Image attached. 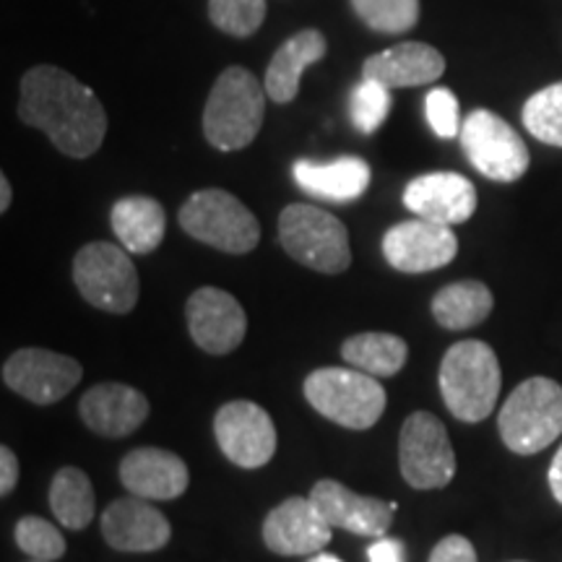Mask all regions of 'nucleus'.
Here are the masks:
<instances>
[{"label":"nucleus","instance_id":"f257e3e1","mask_svg":"<svg viewBox=\"0 0 562 562\" xmlns=\"http://www.w3.org/2000/svg\"><path fill=\"white\" fill-rule=\"evenodd\" d=\"M19 117L45 131L58 151L74 159L91 157L108 133V115L94 91L53 66H37L24 76Z\"/></svg>","mask_w":562,"mask_h":562},{"label":"nucleus","instance_id":"f03ea898","mask_svg":"<svg viewBox=\"0 0 562 562\" xmlns=\"http://www.w3.org/2000/svg\"><path fill=\"white\" fill-rule=\"evenodd\" d=\"M503 372L497 355L484 341H459L446 351L440 362V393L456 419H487L501 396Z\"/></svg>","mask_w":562,"mask_h":562},{"label":"nucleus","instance_id":"7ed1b4c3","mask_svg":"<svg viewBox=\"0 0 562 562\" xmlns=\"http://www.w3.org/2000/svg\"><path fill=\"white\" fill-rule=\"evenodd\" d=\"M248 68L232 66L216 79L203 110V133L214 149L237 151L252 144L263 125L266 94Z\"/></svg>","mask_w":562,"mask_h":562},{"label":"nucleus","instance_id":"20e7f679","mask_svg":"<svg viewBox=\"0 0 562 562\" xmlns=\"http://www.w3.org/2000/svg\"><path fill=\"white\" fill-rule=\"evenodd\" d=\"M508 451L533 456L562 435V385L552 378H529L510 393L497 417Z\"/></svg>","mask_w":562,"mask_h":562},{"label":"nucleus","instance_id":"39448f33","mask_svg":"<svg viewBox=\"0 0 562 562\" xmlns=\"http://www.w3.org/2000/svg\"><path fill=\"white\" fill-rule=\"evenodd\" d=\"M305 398L318 414L349 430H370L385 412V389L357 368H321L305 378Z\"/></svg>","mask_w":562,"mask_h":562},{"label":"nucleus","instance_id":"423d86ee","mask_svg":"<svg viewBox=\"0 0 562 562\" xmlns=\"http://www.w3.org/2000/svg\"><path fill=\"white\" fill-rule=\"evenodd\" d=\"M180 227L199 243L211 248L243 256L261 240L256 214L240 199L220 188L193 193L180 209Z\"/></svg>","mask_w":562,"mask_h":562},{"label":"nucleus","instance_id":"0eeeda50","mask_svg":"<svg viewBox=\"0 0 562 562\" xmlns=\"http://www.w3.org/2000/svg\"><path fill=\"white\" fill-rule=\"evenodd\" d=\"M279 240L294 261L321 273H341L351 263L349 232L328 211L292 203L279 216Z\"/></svg>","mask_w":562,"mask_h":562},{"label":"nucleus","instance_id":"6e6552de","mask_svg":"<svg viewBox=\"0 0 562 562\" xmlns=\"http://www.w3.org/2000/svg\"><path fill=\"white\" fill-rule=\"evenodd\" d=\"M74 281L97 311L125 315L138 302V271L128 250L112 243H89L74 258Z\"/></svg>","mask_w":562,"mask_h":562},{"label":"nucleus","instance_id":"1a4fd4ad","mask_svg":"<svg viewBox=\"0 0 562 562\" xmlns=\"http://www.w3.org/2000/svg\"><path fill=\"white\" fill-rule=\"evenodd\" d=\"M398 467L414 490H440L456 476V453L442 422L430 412H414L402 425Z\"/></svg>","mask_w":562,"mask_h":562},{"label":"nucleus","instance_id":"9d476101","mask_svg":"<svg viewBox=\"0 0 562 562\" xmlns=\"http://www.w3.org/2000/svg\"><path fill=\"white\" fill-rule=\"evenodd\" d=\"M461 146L467 159L495 182H516L529 170V149L524 138L490 110H474L461 123Z\"/></svg>","mask_w":562,"mask_h":562},{"label":"nucleus","instance_id":"9b49d317","mask_svg":"<svg viewBox=\"0 0 562 562\" xmlns=\"http://www.w3.org/2000/svg\"><path fill=\"white\" fill-rule=\"evenodd\" d=\"M214 435L222 453L240 469H261L277 453V427L271 414L245 398L224 404L216 412Z\"/></svg>","mask_w":562,"mask_h":562},{"label":"nucleus","instance_id":"f8f14e48","mask_svg":"<svg viewBox=\"0 0 562 562\" xmlns=\"http://www.w3.org/2000/svg\"><path fill=\"white\" fill-rule=\"evenodd\" d=\"M81 381V364L50 349H19L3 362V383L32 404H58Z\"/></svg>","mask_w":562,"mask_h":562},{"label":"nucleus","instance_id":"ddd939ff","mask_svg":"<svg viewBox=\"0 0 562 562\" xmlns=\"http://www.w3.org/2000/svg\"><path fill=\"white\" fill-rule=\"evenodd\" d=\"M459 252V240L448 224L409 220L385 232L383 256L396 271L427 273L448 266Z\"/></svg>","mask_w":562,"mask_h":562},{"label":"nucleus","instance_id":"4468645a","mask_svg":"<svg viewBox=\"0 0 562 562\" xmlns=\"http://www.w3.org/2000/svg\"><path fill=\"white\" fill-rule=\"evenodd\" d=\"M186 318L195 347L209 355H229L240 347L248 331L240 302L216 286H201L188 297Z\"/></svg>","mask_w":562,"mask_h":562},{"label":"nucleus","instance_id":"2eb2a0df","mask_svg":"<svg viewBox=\"0 0 562 562\" xmlns=\"http://www.w3.org/2000/svg\"><path fill=\"white\" fill-rule=\"evenodd\" d=\"M334 526L323 518L311 497H286L263 521V542L284 558L321 552L331 542Z\"/></svg>","mask_w":562,"mask_h":562},{"label":"nucleus","instance_id":"dca6fc26","mask_svg":"<svg viewBox=\"0 0 562 562\" xmlns=\"http://www.w3.org/2000/svg\"><path fill=\"white\" fill-rule=\"evenodd\" d=\"M102 537L117 552H157L167 547L172 526L144 497H121L102 513Z\"/></svg>","mask_w":562,"mask_h":562},{"label":"nucleus","instance_id":"f3484780","mask_svg":"<svg viewBox=\"0 0 562 562\" xmlns=\"http://www.w3.org/2000/svg\"><path fill=\"white\" fill-rule=\"evenodd\" d=\"M404 203L419 220L463 224L476 211V188L459 172H427L414 178L404 191Z\"/></svg>","mask_w":562,"mask_h":562},{"label":"nucleus","instance_id":"a211bd4d","mask_svg":"<svg viewBox=\"0 0 562 562\" xmlns=\"http://www.w3.org/2000/svg\"><path fill=\"white\" fill-rule=\"evenodd\" d=\"M311 501L334 529H344L360 537H385L393 524V505L378 497L357 495L347 484L321 480L313 484Z\"/></svg>","mask_w":562,"mask_h":562},{"label":"nucleus","instance_id":"6ab92c4d","mask_svg":"<svg viewBox=\"0 0 562 562\" xmlns=\"http://www.w3.org/2000/svg\"><path fill=\"white\" fill-rule=\"evenodd\" d=\"M81 419L91 432L104 438H125L149 417V398L125 383H100L81 396Z\"/></svg>","mask_w":562,"mask_h":562},{"label":"nucleus","instance_id":"aec40b11","mask_svg":"<svg viewBox=\"0 0 562 562\" xmlns=\"http://www.w3.org/2000/svg\"><path fill=\"white\" fill-rule=\"evenodd\" d=\"M121 482L144 501H175L191 484V472L178 453L161 448H136L121 461Z\"/></svg>","mask_w":562,"mask_h":562},{"label":"nucleus","instance_id":"412c9836","mask_svg":"<svg viewBox=\"0 0 562 562\" xmlns=\"http://www.w3.org/2000/svg\"><path fill=\"white\" fill-rule=\"evenodd\" d=\"M446 70V60L425 42H404L364 60L362 76L385 83L389 89L422 87L438 81Z\"/></svg>","mask_w":562,"mask_h":562},{"label":"nucleus","instance_id":"4be33fe9","mask_svg":"<svg viewBox=\"0 0 562 562\" xmlns=\"http://www.w3.org/2000/svg\"><path fill=\"white\" fill-rule=\"evenodd\" d=\"M294 180L305 193L326 201H355L368 191L370 165L360 157H339L334 161H294Z\"/></svg>","mask_w":562,"mask_h":562},{"label":"nucleus","instance_id":"5701e85b","mask_svg":"<svg viewBox=\"0 0 562 562\" xmlns=\"http://www.w3.org/2000/svg\"><path fill=\"white\" fill-rule=\"evenodd\" d=\"M328 45L326 37L318 30H302L284 42L269 63V70H266V94L271 97L273 102L286 104L297 97L300 91V79L313 63H318L323 55H326Z\"/></svg>","mask_w":562,"mask_h":562},{"label":"nucleus","instance_id":"b1692460","mask_svg":"<svg viewBox=\"0 0 562 562\" xmlns=\"http://www.w3.org/2000/svg\"><path fill=\"white\" fill-rule=\"evenodd\" d=\"M112 229L117 240L128 252L146 256L157 250L165 240L167 214L159 201L146 199V195H128L112 206Z\"/></svg>","mask_w":562,"mask_h":562},{"label":"nucleus","instance_id":"393cba45","mask_svg":"<svg viewBox=\"0 0 562 562\" xmlns=\"http://www.w3.org/2000/svg\"><path fill=\"white\" fill-rule=\"evenodd\" d=\"M492 307H495V297L490 286L474 279L453 281L432 297L435 321L448 331H467V328L480 326L484 318H490Z\"/></svg>","mask_w":562,"mask_h":562},{"label":"nucleus","instance_id":"a878e982","mask_svg":"<svg viewBox=\"0 0 562 562\" xmlns=\"http://www.w3.org/2000/svg\"><path fill=\"white\" fill-rule=\"evenodd\" d=\"M341 357L351 368L368 372L375 378H391L402 372L409 357V347L396 334H357L344 341Z\"/></svg>","mask_w":562,"mask_h":562},{"label":"nucleus","instance_id":"bb28decb","mask_svg":"<svg viewBox=\"0 0 562 562\" xmlns=\"http://www.w3.org/2000/svg\"><path fill=\"white\" fill-rule=\"evenodd\" d=\"M50 508L53 516L58 518L60 526L70 531H81L94 521V487H91L89 476L76 467H63L53 476L50 484Z\"/></svg>","mask_w":562,"mask_h":562},{"label":"nucleus","instance_id":"cd10ccee","mask_svg":"<svg viewBox=\"0 0 562 562\" xmlns=\"http://www.w3.org/2000/svg\"><path fill=\"white\" fill-rule=\"evenodd\" d=\"M524 125L533 138L562 149V81L539 89L526 100Z\"/></svg>","mask_w":562,"mask_h":562},{"label":"nucleus","instance_id":"c85d7f7f","mask_svg":"<svg viewBox=\"0 0 562 562\" xmlns=\"http://www.w3.org/2000/svg\"><path fill=\"white\" fill-rule=\"evenodd\" d=\"M351 5L370 30L385 34L409 32L419 19V0H351Z\"/></svg>","mask_w":562,"mask_h":562},{"label":"nucleus","instance_id":"c756f323","mask_svg":"<svg viewBox=\"0 0 562 562\" xmlns=\"http://www.w3.org/2000/svg\"><path fill=\"white\" fill-rule=\"evenodd\" d=\"M391 112V89L375 79H364L357 83L349 97V115L355 128L370 136L385 123Z\"/></svg>","mask_w":562,"mask_h":562},{"label":"nucleus","instance_id":"7c9ffc66","mask_svg":"<svg viewBox=\"0 0 562 562\" xmlns=\"http://www.w3.org/2000/svg\"><path fill=\"white\" fill-rule=\"evenodd\" d=\"M16 544L32 560L42 562H55L66 554V537L50 521H45L40 516L21 518L16 524Z\"/></svg>","mask_w":562,"mask_h":562},{"label":"nucleus","instance_id":"2f4dec72","mask_svg":"<svg viewBox=\"0 0 562 562\" xmlns=\"http://www.w3.org/2000/svg\"><path fill=\"white\" fill-rule=\"evenodd\" d=\"M211 21L232 37H250L266 19V0H209Z\"/></svg>","mask_w":562,"mask_h":562},{"label":"nucleus","instance_id":"473e14b6","mask_svg":"<svg viewBox=\"0 0 562 562\" xmlns=\"http://www.w3.org/2000/svg\"><path fill=\"white\" fill-rule=\"evenodd\" d=\"M425 115L430 121L435 136L453 138L461 133L459 100L451 89H432L425 100Z\"/></svg>","mask_w":562,"mask_h":562},{"label":"nucleus","instance_id":"72a5a7b5","mask_svg":"<svg viewBox=\"0 0 562 562\" xmlns=\"http://www.w3.org/2000/svg\"><path fill=\"white\" fill-rule=\"evenodd\" d=\"M430 562H476L474 544L467 537H461V533H451V537L440 539L435 544Z\"/></svg>","mask_w":562,"mask_h":562},{"label":"nucleus","instance_id":"f704fd0d","mask_svg":"<svg viewBox=\"0 0 562 562\" xmlns=\"http://www.w3.org/2000/svg\"><path fill=\"white\" fill-rule=\"evenodd\" d=\"M370 562H406V550L402 539L378 537L368 550Z\"/></svg>","mask_w":562,"mask_h":562},{"label":"nucleus","instance_id":"c9c22d12","mask_svg":"<svg viewBox=\"0 0 562 562\" xmlns=\"http://www.w3.org/2000/svg\"><path fill=\"white\" fill-rule=\"evenodd\" d=\"M19 484V459L9 446L0 448V495L9 497Z\"/></svg>","mask_w":562,"mask_h":562},{"label":"nucleus","instance_id":"e433bc0d","mask_svg":"<svg viewBox=\"0 0 562 562\" xmlns=\"http://www.w3.org/2000/svg\"><path fill=\"white\" fill-rule=\"evenodd\" d=\"M547 476H550V490H552L554 501L562 505V446H560V451L554 453V459L550 463V474Z\"/></svg>","mask_w":562,"mask_h":562},{"label":"nucleus","instance_id":"4c0bfd02","mask_svg":"<svg viewBox=\"0 0 562 562\" xmlns=\"http://www.w3.org/2000/svg\"><path fill=\"white\" fill-rule=\"evenodd\" d=\"M11 199H13V193H11V182H9V178H0V211H9V206H11Z\"/></svg>","mask_w":562,"mask_h":562},{"label":"nucleus","instance_id":"58836bf2","mask_svg":"<svg viewBox=\"0 0 562 562\" xmlns=\"http://www.w3.org/2000/svg\"><path fill=\"white\" fill-rule=\"evenodd\" d=\"M307 562H341L339 558H334V554H326V552H321V554H313L311 560Z\"/></svg>","mask_w":562,"mask_h":562},{"label":"nucleus","instance_id":"ea45409f","mask_svg":"<svg viewBox=\"0 0 562 562\" xmlns=\"http://www.w3.org/2000/svg\"><path fill=\"white\" fill-rule=\"evenodd\" d=\"M32 562H42V560H32Z\"/></svg>","mask_w":562,"mask_h":562}]
</instances>
